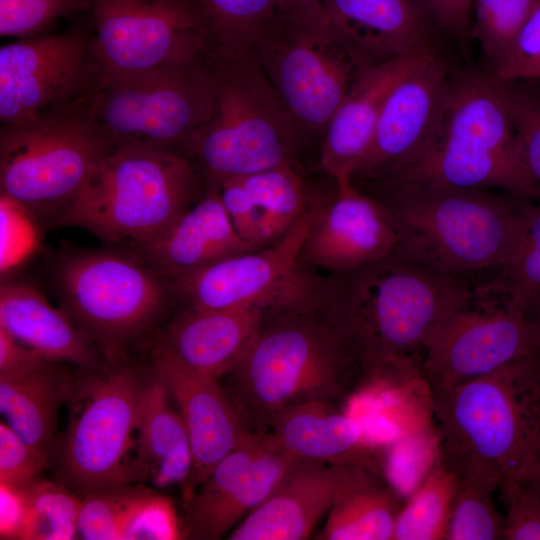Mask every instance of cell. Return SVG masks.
Wrapping results in <instances>:
<instances>
[{"label":"cell","mask_w":540,"mask_h":540,"mask_svg":"<svg viewBox=\"0 0 540 540\" xmlns=\"http://www.w3.org/2000/svg\"><path fill=\"white\" fill-rule=\"evenodd\" d=\"M476 287L394 252L323 280L321 306L356 348L363 378L406 382L418 376L432 331L467 306Z\"/></svg>","instance_id":"1"},{"label":"cell","mask_w":540,"mask_h":540,"mask_svg":"<svg viewBox=\"0 0 540 540\" xmlns=\"http://www.w3.org/2000/svg\"><path fill=\"white\" fill-rule=\"evenodd\" d=\"M226 375L225 391L251 431H268L283 411L328 402L363 378L356 348L316 294L266 312L253 343Z\"/></svg>","instance_id":"2"},{"label":"cell","mask_w":540,"mask_h":540,"mask_svg":"<svg viewBox=\"0 0 540 540\" xmlns=\"http://www.w3.org/2000/svg\"><path fill=\"white\" fill-rule=\"evenodd\" d=\"M377 198L397 235L394 253L432 270L466 277L502 269L520 239L531 200L435 184L383 186Z\"/></svg>","instance_id":"3"},{"label":"cell","mask_w":540,"mask_h":540,"mask_svg":"<svg viewBox=\"0 0 540 540\" xmlns=\"http://www.w3.org/2000/svg\"><path fill=\"white\" fill-rule=\"evenodd\" d=\"M441 460L504 491L521 480L540 433V352L432 398Z\"/></svg>","instance_id":"4"},{"label":"cell","mask_w":540,"mask_h":540,"mask_svg":"<svg viewBox=\"0 0 540 540\" xmlns=\"http://www.w3.org/2000/svg\"><path fill=\"white\" fill-rule=\"evenodd\" d=\"M402 183L495 188L536 200L500 81L491 71L451 77L447 107L433 142L419 159L380 185Z\"/></svg>","instance_id":"5"},{"label":"cell","mask_w":540,"mask_h":540,"mask_svg":"<svg viewBox=\"0 0 540 540\" xmlns=\"http://www.w3.org/2000/svg\"><path fill=\"white\" fill-rule=\"evenodd\" d=\"M196 188L193 166L177 151L113 147L50 222L139 247L192 205Z\"/></svg>","instance_id":"6"},{"label":"cell","mask_w":540,"mask_h":540,"mask_svg":"<svg viewBox=\"0 0 540 540\" xmlns=\"http://www.w3.org/2000/svg\"><path fill=\"white\" fill-rule=\"evenodd\" d=\"M218 89L206 122L183 148L213 186L292 163L300 132L253 53L215 59Z\"/></svg>","instance_id":"7"},{"label":"cell","mask_w":540,"mask_h":540,"mask_svg":"<svg viewBox=\"0 0 540 540\" xmlns=\"http://www.w3.org/2000/svg\"><path fill=\"white\" fill-rule=\"evenodd\" d=\"M218 89L213 57L102 78L87 116L113 147L184 148L209 118ZM178 152V151H177Z\"/></svg>","instance_id":"8"},{"label":"cell","mask_w":540,"mask_h":540,"mask_svg":"<svg viewBox=\"0 0 540 540\" xmlns=\"http://www.w3.org/2000/svg\"><path fill=\"white\" fill-rule=\"evenodd\" d=\"M252 53L300 132H324L375 65L330 28L319 8L293 17L281 13Z\"/></svg>","instance_id":"9"},{"label":"cell","mask_w":540,"mask_h":540,"mask_svg":"<svg viewBox=\"0 0 540 540\" xmlns=\"http://www.w3.org/2000/svg\"><path fill=\"white\" fill-rule=\"evenodd\" d=\"M111 148L87 115L1 125V199L51 221Z\"/></svg>","instance_id":"10"},{"label":"cell","mask_w":540,"mask_h":540,"mask_svg":"<svg viewBox=\"0 0 540 540\" xmlns=\"http://www.w3.org/2000/svg\"><path fill=\"white\" fill-rule=\"evenodd\" d=\"M55 278L63 310L107 355L145 330L168 297L162 276L138 256L114 250L69 252Z\"/></svg>","instance_id":"11"},{"label":"cell","mask_w":540,"mask_h":540,"mask_svg":"<svg viewBox=\"0 0 540 540\" xmlns=\"http://www.w3.org/2000/svg\"><path fill=\"white\" fill-rule=\"evenodd\" d=\"M99 72L87 21L16 39L0 49L1 125L87 115Z\"/></svg>","instance_id":"12"},{"label":"cell","mask_w":540,"mask_h":540,"mask_svg":"<svg viewBox=\"0 0 540 540\" xmlns=\"http://www.w3.org/2000/svg\"><path fill=\"white\" fill-rule=\"evenodd\" d=\"M87 15L100 79L212 56L195 0H91Z\"/></svg>","instance_id":"13"},{"label":"cell","mask_w":540,"mask_h":540,"mask_svg":"<svg viewBox=\"0 0 540 540\" xmlns=\"http://www.w3.org/2000/svg\"><path fill=\"white\" fill-rule=\"evenodd\" d=\"M83 381L65 434L60 466L65 479L86 494L131 483L129 454L144 382L128 366L95 372Z\"/></svg>","instance_id":"14"},{"label":"cell","mask_w":540,"mask_h":540,"mask_svg":"<svg viewBox=\"0 0 540 540\" xmlns=\"http://www.w3.org/2000/svg\"><path fill=\"white\" fill-rule=\"evenodd\" d=\"M315 213L316 206L309 207L273 243L218 260L172 281L171 291L187 307L199 310L260 307L269 312L306 298L321 281L301 264Z\"/></svg>","instance_id":"15"},{"label":"cell","mask_w":540,"mask_h":540,"mask_svg":"<svg viewBox=\"0 0 540 540\" xmlns=\"http://www.w3.org/2000/svg\"><path fill=\"white\" fill-rule=\"evenodd\" d=\"M494 293V292H493ZM473 300L427 337L420 379L435 398L514 360L540 352V328L497 293Z\"/></svg>","instance_id":"16"},{"label":"cell","mask_w":540,"mask_h":540,"mask_svg":"<svg viewBox=\"0 0 540 540\" xmlns=\"http://www.w3.org/2000/svg\"><path fill=\"white\" fill-rule=\"evenodd\" d=\"M269 431L250 433L185 503V538L217 540L257 508L300 461Z\"/></svg>","instance_id":"17"},{"label":"cell","mask_w":540,"mask_h":540,"mask_svg":"<svg viewBox=\"0 0 540 540\" xmlns=\"http://www.w3.org/2000/svg\"><path fill=\"white\" fill-rule=\"evenodd\" d=\"M450 80L446 66L433 54L394 87L352 180L382 183L425 153L444 116Z\"/></svg>","instance_id":"18"},{"label":"cell","mask_w":540,"mask_h":540,"mask_svg":"<svg viewBox=\"0 0 540 540\" xmlns=\"http://www.w3.org/2000/svg\"><path fill=\"white\" fill-rule=\"evenodd\" d=\"M333 197L316 206L301 264L330 276L354 271L393 253L397 235L384 205L360 191L352 178L335 181Z\"/></svg>","instance_id":"19"},{"label":"cell","mask_w":540,"mask_h":540,"mask_svg":"<svg viewBox=\"0 0 540 540\" xmlns=\"http://www.w3.org/2000/svg\"><path fill=\"white\" fill-rule=\"evenodd\" d=\"M153 360L154 373L177 404L189 436L192 470L182 489L186 503L213 468L253 431L219 380L194 372L158 350Z\"/></svg>","instance_id":"20"},{"label":"cell","mask_w":540,"mask_h":540,"mask_svg":"<svg viewBox=\"0 0 540 540\" xmlns=\"http://www.w3.org/2000/svg\"><path fill=\"white\" fill-rule=\"evenodd\" d=\"M364 466L300 460L229 534L230 540H303ZM367 468V467H366Z\"/></svg>","instance_id":"21"},{"label":"cell","mask_w":540,"mask_h":540,"mask_svg":"<svg viewBox=\"0 0 540 540\" xmlns=\"http://www.w3.org/2000/svg\"><path fill=\"white\" fill-rule=\"evenodd\" d=\"M319 9L330 28L374 64L435 53L436 26L425 0H322Z\"/></svg>","instance_id":"22"},{"label":"cell","mask_w":540,"mask_h":540,"mask_svg":"<svg viewBox=\"0 0 540 540\" xmlns=\"http://www.w3.org/2000/svg\"><path fill=\"white\" fill-rule=\"evenodd\" d=\"M259 247L236 230L213 187L166 230L136 247L138 257L171 282L218 260Z\"/></svg>","instance_id":"23"},{"label":"cell","mask_w":540,"mask_h":540,"mask_svg":"<svg viewBox=\"0 0 540 540\" xmlns=\"http://www.w3.org/2000/svg\"><path fill=\"white\" fill-rule=\"evenodd\" d=\"M433 54L404 55L377 63L354 84L324 130L320 166L334 181L352 178L391 91Z\"/></svg>","instance_id":"24"},{"label":"cell","mask_w":540,"mask_h":540,"mask_svg":"<svg viewBox=\"0 0 540 540\" xmlns=\"http://www.w3.org/2000/svg\"><path fill=\"white\" fill-rule=\"evenodd\" d=\"M265 314L260 307H187L171 322L156 350L194 372L219 380L245 355Z\"/></svg>","instance_id":"25"},{"label":"cell","mask_w":540,"mask_h":540,"mask_svg":"<svg viewBox=\"0 0 540 540\" xmlns=\"http://www.w3.org/2000/svg\"><path fill=\"white\" fill-rule=\"evenodd\" d=\"M0 328L45 360L86 370L101 366L88 335L65 310L53 307L27 282L10 280L1 284Z\"/></svg>","instance_id":"26"},{"label":"cell","mask_w":540,"mask_h":540,"mask_svg":"<svg viewBox=\"0 0 540 540\" xmlns=\"http://www.w3.org/2000/svg\"><path fill=\"white\" fill-rule=\"evenodd\" d=\"M171 398L155 373L143 384L131 483L148 482L157 488L179 485L182 490L190 477L189 436L181 413L170 404Z\"/></svg>","instance_id":"27"},{"label":"cell","mask_w":540,"mask_h":540,"mask_svg":"<svg viewBox=\"0 0 540 540\" xmlns=\"http://www.w3.org/2000/svg\"><path fill=\"white\" fill-rule=\"evenodd\" d=\"M68 376L56 362L41 360L21 371L0 375V410L6 423L47 454L60 405L71 394Z\"/></svg>","instance_id":"28"},{"label":"cell","mask_w":540,"mask_h":540,"mask_svg":"<svg viewBox=\"0 0 540 540\" xmlns=\"http://www.w3.org/2000/svg\"><path fill=\"white\" fill-rule=\"evenodd\" d=\"M268 431L298 459L359 465L351 457L362 446L361 427L327 401H308L283 411Z\"/></svg>","instance_id":"29"},{"label":"cell","mask_w":540,"mask_h":540,"mask_svg":"<svg viewBox=\"0 0 540 540\" xmlns=\"http://www.w3.org/2000/svg\"><path fill=\"white\" fill-rule=\"evenodd\" d=\"M402 505L391 486L362 467L335 500L318 538L392 540Z\"/></svg>","instance_id":"30"},{"label":"cell","mask_w":540,"mask_h":540,"mask_svg":"<svg viewBox=\"0 0 540 540\" xmlns=\"http://www.w3.org/2000/svg\"><path fill=\"white\" fill-rule=\"evenodd\" d=\"M205 22L212 57L230 60L252 53L281 14L280 0H195Z\"/></svg>","instance_id":"31"},{"label":"cell","mask_w":540,"mask_h":540,"mask_svg":"<svg viewBox=\"0 0 540 540\" xmlns=\"http://www.w3.org/2000/svg\"><path fill=\"white\" fill-rule=\"evenodd\" d=\"M235 178L257 213L261 247L281 238L309 208L303 180L292 163Z\"/></svg>","instance_id":"32"},{"label":"cell","mask_w":540,"mask_h":540,"mask_svg":"<svg viewBox=\"0 0 540 540\" xmlns=\"http://www.w3.org/2000/svg\"><path fill=\"white\" fill-rule=\"evenodd\" d=\"M457 474L439 457L403 504L392 540H445Z\"/></svg>","instance_id":"33"},{"label":"cell","mask_w":540,"mask_h":540,"mask_svg":"<svg viewBox=\"0 0 540 540\" xmlns=\"http://www.w3.org/2000/svg\"><path fill=\"white\" fill-rule=\"evenodd\" d=\"M21 540H70L78 536L81 499L60 484L36 479L22 487Z\"/></svg>","instance_id":"34"},{"label":"cell","mask_w":540,"mask_h":540,"mask_svg":"<svg viewBox=\"0 0 540 540\" xmlns=\"http://www.w3.org/2000/svg\"><path fill=\"white\" fill-rule=\"evenodd\" d=\"M457 477L445 540H502L504 517L493 501L496 486L477 475Z\"/></svg>","instance_id":"35"},{"label":"cell","mask_w":540,"mask_h":540,"mask_svg":"<svg viewBox=\"0 0 540 540\" xmlns=\"http://www.w3.org/2000/svg\"><path fill=\"white\" fill-rule=\"evenodd\" d=\"M538 0H473L472 38L494 73L506 60Z\"/></svg>","instance_id":"36"},{"label":"cell","mask_w":540,"mask_h":540,"mask_svg":"<svg viewBox=\"0 0 540 540\" xmlns=\"http://www.w3.org/2000/svg\"><path fill=\"white\" fill-rule=\"evenodd\" d=\"M147 486L118 483L94 489L81 499L78 536L88 540L120 539L124 519Z\"/></svg>","instance_id":"37"},{"label":"cell","mask_w":540,"mask_h":540,"mask_svg":"<svg viewBox=\"0 0 540 540\" xmlns=\"http://www.w3.org/2000/svg\"><path fill=\"white\" fill-rule=\"evenodd\" d=\"M91 0H0V34L22 39L51 30L61 19L87 13Z\"/></svg>","instance_id":"38"},{"label":"cell","mask_w":540,"mask_h":540,"mask_svg":"<svg viewBox=\"0 0 540 540\" xmlns=\"http://www.w3.org/2000/svg\"><path fill=\"white\" fill-rule=\"evenodd\" d=\"M527 173L540 202V91L516 82L500 81Z\"/></svg>","instance_id":"39"},{"label":"cell","mask_w":540,"mask_h":540,"mask_svg":"<svg viewBox=\"0 0 540 540\" xmlns=\"http://www.w3.org/2000/svg\"><path fill=\"white\" fill-rule=\"evenodd\" d=\"M182 536V524L172 501L147 487L128 511L120 539L171 540Z\"/></svg>","instance_id":"40"},{"label":"cell","mask_w":540,"mask_h":540,"mask_svg":"<svg viewBox=\"0 0 540 540\" xmlns=\"http://www.w3.org/2000/svg\"><path fill=\"white\" fill-rule=\"evenodd\" d=\"M49 454L38 450L6 422L0 423V483L23 487L38 479Z\"/></svg>","instance_id":"41"},{"label":"cell","mask_w":540,"mask_h":540,"mask_svg":"<svg viewBox=\"0 0 540 540\" xmlns=\"http://www.w3.org/2000/svg\"><path fill=\"white\" fill-rule=\"evenodd\" d=\"M492 74L502 82H540V0L508 57Z\"/></svg>","instance_id":"42"},{"label":"cell","mask_w":540,"mask_h":540,"mask_svg":"<svg viewBox=\"0 0 540 540\" xmlns=\"http://www.w3.org/2000/svg\"><path fill=\"white\" fill-rule=\"evenodd\" d=\"M502 493L507 504L503 540H540V495L520 481Z\"/></svg>","instance_id":"43"},{"label":"cell","mask_w":540,"mask_h":540,"mask_svg":"<svg viewBox=\"0 0 540 540\" xmlns=\"http://www.w3.org/2000/svg\"><path fill=\"white\" fill-rule=\"evenodd\" d=\"M213 187L218 189L221 201L238 233L260 248L258 216L240 180L227 179Z\"/></svg>","instance_id":"44"},{"label":"cell","mask_w":540,"mask_h":540,"mask_svg":"<svg viewBox=\"0 0 540 540\" xmlns=\"http://www.w3.org/2000/svg\"><path fill=\"white\" fill-rule=\"evenodd\" d=\"M437 29L451 35L462 45L472 38L473 0H425Z\"/></svg>","instance_id":"45"},{"label":"cell","mask_w":540,"mask_h":540,"mask_svg":"<svg viewBox=\"0 0 540 540\" xmlns=\"http://www.w3.org/2000/svg\"><path fill=\"white\" fill-rule=\"evenodd\" d=\"M25 516V494L22 487L0 483L1 539H20Z\"/></svg>","instance_id":"46"},{"label":"cell","mask_w":540,"mask_h":540,"mask_svg":"<svg viewBox=\"0 0 540 540\" xmlns=\"http://www.w3.org/2000/svg\"><path fill=\"white\" fill-rule=\"evenodd\" d=\"M43 359L0 328V375L21 371Z\"/></svg>","instance_id":"47"},{"label":"cell","mask_w":540,"mask_h":540,"mask_svg":"<svg viewBox=\"0 0 540 540\" xmlns=\"http://www.w3.org/2000/svg\"><path fill=\"white\" fill-rule=\"evenodd\" d=\"M520 482L540 495V433L526 463Z\"/></svg>","instance_id":"48"},{"label":"cell","mask_w":540,"mask_h":540,"mask_svg":"<svg viewBox=\"0 0 540 540\" xmlns=\"http://www.w3.org/2000/svg\"><path fill=\"white\" fill-rule=\"evenodd\" d=\"M322 0H280V10L285 16H300L320 7Z\"/></svg>","instance_id":"49"},{"label":"cell","mask_w":540,"mask_h":540,"mask_svg":"<svg viewBox=\"0 0 540 540\" xmlns=\"http://www.w3.org/2000/svg\"><path fill=\"white\" fill-rule=\"evenodd\" d=\"M525 313L540 328V301Z\"/></svg>","instance_id":"50"}]
</instances>
